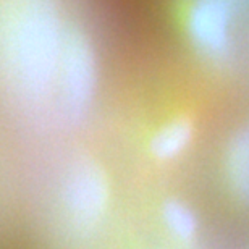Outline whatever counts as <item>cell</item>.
<instances>
[{
    "mask_svg": "<svg viewBox=\"0 0 249 249\" xmlns=\"http://www.w3.org/2000/svg\"><path fill=\"white\" fill-rule=\"evenodd\" d=\"M65 197L79 223L89 225L96 222L107 202V183L101 168L88 160L74 165L68 177Z\"/></svg>",
    "mask_w": 249,
    "mask_h": 249,
    "instance_id": "cell-1",
    "label": "cell"
},
{
    "mask_svg": "<svg viewBox=\"0 0 249 249\" xmlns=\"http://www.w3.org/2000/svg\"><path fill=\"white\" fill-rule=\"evenodd\" d=\"M19 53L24 62L23 65L29 71L31 83H46L53 70L57 55V33L51 15H33L28 28H24L21 33Z\"/></svg>",
    "mask_w": 249,
    "mask_h": 249,
    "instance_id": "cell-2",
    "label": "cell"
},
{
    "mask_svg": "<svg viewBox=\"0 0 249 249\" xmlns=\"http://www.w3.org/2000/svg\"><path fill=\"white\" fill-rule=\"evenodd\" d=\"M228 19V0H197L189 17V33L197 47L209 53L225 51Z\"/></svg>",
    "mask_w": 249,
    "mask_h": 249,
    "instance_id": "cell-3",
    "label": "cell"
},
{
    "mask_svg": "<svg viewBox=\"0 0 249 249\" xmlns=\"http://www.w3.org/2000/svg\"><path fill=\"white\" fill-rule=\"evenodd\" d=\"M94 58L86 41L73 37L65 53V83L68 102L74 113H81L92 97L94 91Z\"/></svg>",
    "mask_w": 249,
    "mask_h": 249,
    "instance_id": "cell-4",
    "label": "cell"
},
{
    "mask_svg": "<svg viewBox=\"0 0 249 249\" xmlns=\"http://www.w3.org/2000/svg\"><path fill=\"white\" fill-rule=\"evenodd\" d=\"M193 138V124L188 120H178L160 129L152 139L151 149L159 159H172L186 149Z\"/></svg>",
    "mask_w": 249,
    "mask_h": 249,
    "instance_id": "cell-5",
    "label": "cell"
},
{
    "mask_svg": "<svg viewBox=\"0 0 249 249\" xmlns=\"http://www.w3.org/2000/svg\"><path fill=\"white\" fill-rule=\"evenodd\" d=\"M228 165L236 193L249 204V129L235 138L230 147Z\"/></svg>",
    "mask_w": 249,
    "mask_h": 249,
    "instance_id": "cell-6",
    "label": "cell"
},
{
    "mask_svg": "<svg viewBox=\"0 0 249 249\" xmlns=\"http://www.w3.org/2000/svg\"><path fill=\"white\" fill-rule=\"evenodd\" d=\"M163 217L175 235L191 238L196 233V217L191 209L180 201H167L163 206Z\"/></svg>",
    "mask_w": 249,
    "mask_h": 249,
    "instance_id": "cell-7",
    "label": "cell"
}]
</instances>
